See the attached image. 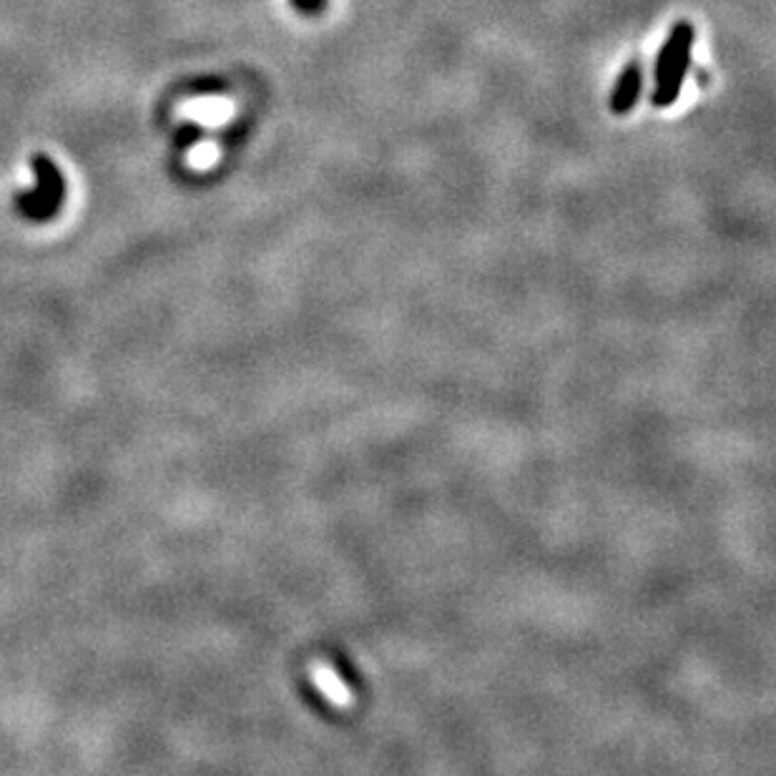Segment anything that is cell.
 Masks as SVG:
<instances>
[{"mask_svg":"<svg viewBox=\"0 0 776 776\" xmlns=\"http://www.w3.org/2000/svg\"><path fill=\"white\" fill-rule=\"evenodd\" d=\"M694 41L696 31L689 21H679L671 26L669 36L656 56V66H653L651 103L656 108H669L679 101L686 76H689Z\"/></svg>","mask_w":776,"mask_h":776,"instance_id":"6da1fadb","label":"cell"},{"mask_svg":"<svg viewBox=\"0 0 776 776\" xmlns=\"http://www.w3.org/2000/svg\"><path fill=\"white\" fill-rule=\"evenodd\" d=\"M33 174H36V189L23 191L21 194V209L23 214L31 216V219H48L58 211V206L63 204V196H66V181H63L61 169L56 166V161L48 159L46 154H36L31 159Z\"/></svg>","mask_w":776,"mask_h":776,"instance_id":"7a4b0ae2","label":"cell"},{"mask_svg":"<svg viewBox=\"0 0 776 776\" xmlns=\"http://www.w3.org/2000/svg\"><path fill=\"white\" fill-rule=\"evenodd\" d=\"M309 681L322 694V699L335 709H352L357 704L355 689L329 661L309 663Z\"/></svg>","mask_w":776,"mask_h":776,"instance_id":"3957f363","label":"cell"},{"mask_svg":"<svg viewBox=\"0 0 776 776\" xmlns=\"http://www.w3.org/2000/svg\"><path fill=\"white\" fill-rule=\"evenodd\" d=\"M643 88V63L638 58H633L631 63H626L621 73H618L616 83L611 88V111L616 116L631 114L636 108L638 98H641Z\"/></svg>","mask_w":776,"mask_h":776,"instance_id":"277c9868","label":"cell"},{"mask_svg":"<svg viewBox=\"0 0 776 776\" xmlns=\"http://www.w3.org/2000/svg\"><path fill=\"white\" fill-rule=\"evenodd\" d=\"M199 136H201V129H199V126H181V129H179V136H176V144H179L181 146V149H186V146H191V144H194V141H199Z\"/></svg>","mask_w":776,"mask_h":776,"instance_id":"5b68a950","label":"cell"},{"mask_svg":"<svg viewBox=\"0 0 776 776\" xmlns=\"http://www.w3.org/2000/svg\"><path fill=\"white\" fill-rule=\"evenodd\" d=\"M289 3H292L299 13H304V16H317L324 8V0H289Z\"/></svg>","mask_w":776,"mask_h":776,"instance_id":"8992f818","label":"cell"}]
</instances>
